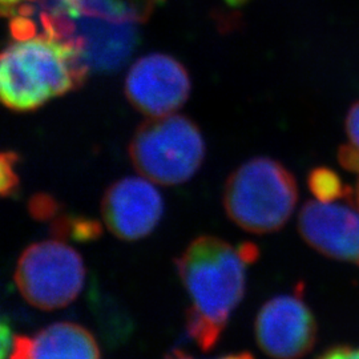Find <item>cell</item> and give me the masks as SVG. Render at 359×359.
<instances>
[{"label": "cell", "instance_id": "obj_7", "mask_svg": "<svg viewBox=\"0 0 359 359\" xmlns=\"http://www.w3.org/2000/svg\"><path fill=\"white\" fill-rule=\"evenodd\" d=\"M129 103L149 117L172 115L191 95V77L185 67L164 53L144 56L132 65L126 79Z\"/></svg>", "mask_w": 359, "mask_h": 359}, {"label": "cell", "instance_id": "obj_15", "mask_svg": "<svg viewBox=\"0 0 359 359\" xmlns=\"http://www.w3.org/2000/svg\"><path fill=\"white\" fill-rule=\"evenodd\" d=\"M10 29H11L13 38L16 40H27V39L34 38L36 34L35 23L25 15H15L11 19Z\"/></svg>", "mask_w": 359, "mask_h": 359}, {"label": "cell", "instance_id": "obj_18", "mask_svg": "<svg viewBox=\"0 0 359 359\" xmlns=\"http://www.w3.org/2000/svg\"><path fill=\"white\" fill-rule=\"evenodd\" d=\"M338 158L342 167L346 168L347 170L359 172V151H357L353 145L350 144L342 145L338 154Z\"/></svg>", "mask_w": 359, "mask_h": 359}, {"label": "cell", "instance_id": "obj_6", "mask_svg": "<svg viewBox=\"0 0 359 359\" xmlns=\"http://www.w3.org/2000/svg\"><path fill=\"white\" fill-rule=\"evenodd\" d=\"M316 317L304 299L302 285L293 294H281L265 302L255 322L259 348L273 359H301L317 342Z\"/></svg>", "mask_w": 359, "mask_h": 359}, {"label": "cell", "instance_id": "obj_17", "mask_svg": "<svg viewBox=\"0 0 359 359\" xmlns=\"http://www.w3.org/2000/svg\"><path fill=\"white\" fill-rule=\"evenodd\" d=\"M317 359H359V347L348 345L330 347Z\"/></svg>", "mask_w": 359, "mask_h": 359}, {"label": "cell", "instance_id": "obj_20", "mask_svg": "<svg viewBox=\"0 0 359 359\" xmlns=\"http://www.w3.org/2000/svg\"><path fill=\"white\" fill-rule=\"evenodd\" d=\"M32 0H0V16H15L19 10Z\"/></svg>", "mask_w": 359, "mask_h": 359}, {"label": "cell", "instance_id": "obj_21", "mask_svg": "<svg viewBox=\"0 0 359 359\" xmlns=\"http://www.w3.org/2000/svg\"><path fill=\"white\" fill-rule=\"evenodd\" d=\"M165 359H194L192 355L187 354L182 350H173L169 355L165 357ZM217 359H255L253 354L244 351V353H237V354H229V355H224L221 358Z\"/></svg>", "mask_w": 359, "mask_h": 359}, {"label": "cell", "instance_id": "obj_14", "mask_svg": "<svg viewBox=\"0 0 359 359\" xmlns=\"http://www.w3.org/2000/svg\"><path fill=\"white\" fill-rule=\"evenodd\" d=\"M63 205L56 197L48 193H36L28 201L29 216L39 222H51L53 218L62 215Z\"/></svg>", "mask_w": 359, "mask_h": 359}, {"label": "cell", "instance_id": "obj_9", "mask_svg": "<svg viewBox=\"0 0 359 359\" xmlns=\"http://www.w3.org/2000/svg\"><path fill=\"white\" fill-rule=\"evenodd\" d=\"M298 231L323 256L359 266V209L309 201L298 216Z\"/></svg>", "mask_w": 359, "mask_h": 359}, {"label": "cell", "instance_id": "obj_2", "mask_svg": "<svg viewBox=\"0 0 359 359\" xmlns=\"http://www.w3.org/2000/svg\"><path fill=\"white\" fill-rule=\"evenodd\" d=\"M84 47V39L48 35L7 47L0 52V104L28 112L76 88L87 74L80 60Z\"/></svg>", "mask_w": 359, "mask_h": 359}, {"label": "cell", "instance_id": "obj_19", "mask_svg": "<svg viewBox=\"0 0 359 359\" xmlns=\"http://www.w3.org/2000/svg\"><path fill=\"white\" fill-rule=\"evenodd\" d=\"M13 327L6 318L0 317V359L7 358L13 345Z\"/></svg>", "mask_w": 359, "mask_h": 359}, {"label": "cell", "instance_id": "obj_3", "mask_svg": "<svg viewBox=\"0 0 359 359\" xmlns=\"http://www.w3.org/2000/svg\"><path fill=\"white\" fill-rule=\"evenodd\" d=\"M224 208L231 221L253 234L281 231L294 212V176L269 157H255L237 168L224 189Z\"/></svg>", "mask_w": 359, "mask_h": 359}, {"label": "cell", "instance_id": "obj_5", "mask_svg": "<svg viewBox=\"0 0 359 359\" xmlns=\"http://www.w3.org/2000/svg\"><path fill=\"white\" fill-rule=\"evenodd\" d=\"M15 283L27 302L40 310H56L72 304L86 283L83 258L63 241L29 245L20 255Z\"/></svg>", "mask_w": 359, "mask_h": 359}, {"label": "cell", "instance_id": "obj_4", "mask_svg": "<svg viewBox=\"0 0 359 359\" xmlns=\"http://www.w3.org/2000/svg\"><path fill=\"white\" fill-rule=\"evenodd\" d=\"M135 169L154 184L173 187L192 179L205 158L200 129L188 117H149L129 144Z\"/></svg>", "mask_w": 359, "mask_h": 359}, {"label": "cell", "instance_id": "obj_8", "mask_svg": "<svg viewBox=\"0 0 359 359\" xmlns=\"http://www.w3.org/2000/svg\"><path fill=\"white\" fill-rule=\"evenodd\" d=\"M164 213V201L152 181L126 177L114 182L102 200L104 224L123 241H137L156 229Z\"/></svg>", "mask_w": 359, "mask_h": 359}, {"label": "cell", "instance_id": "obj_13", "mask_svg": "<svg viewBox=\"0 0 359 359\" xmlns=\"http://www.w3.org/2000/svg\"><path fill=\"white\" fill-rule=\"evenodd\" d=\"M19 154L0 152V198L15 197L20 189V179L16 173Z\"/></svg>", "mask_w": 359, "mask_h": 359}, {"label": "cell", "instance_id": "obj_12", "mask_svg": "<svg viewBox=\"0 0 359 359\" xmlns=\"http://www.w3.org/2000/svg\"><path fill=\"white\" fill-rule=\"evenodd\" d=\"M309 188L322 203H334L339 198L353 201V191L344 185L341 177L327 168H317L309 176Z\"/></svg>", "mask_w": 359, "mask_h": 359}, {"label": "cell", "instance_id": "obj_22", "mask_svg": "<svg viewBox=\"0 0 359 359\" xmlns=\"http://www.w3.org/2000/svg\"><path fill=\"white\" fill-rule=\"evenodd\" d=\"M353 203H355V206L359 209V179L355 187V191L353 192Z\"/></svg>", "mask_w": 359, "mask_h": 359}, {"label": "cell", "instance_id": "obj_11", "mask_svg": "<svg viewBox=\"0 0 359 359\" xmlns=\"http://www.w3.org/2000/svg\"><path fill=\"white\" fill-rule=\"evenodd\" d=\"M103 231L99 219L80 215H60L50 224L52 238L59 241L72 240L79 244H88L102 238Z\"/></svg>", "mask_w": 359, "mask_h": 359}, {"label": "cell", "instance_id": "obj_10", "mask_svg": "<svg viewBox=\"0 0 359 359\" xmlns=\"http://www.w3.org/2000/svg\"><path fill=\"white\" fill-rule=\"evenodd\" d=\"M10 359H100V347L86 327L57 322L35 337L16 335Z\"/></svg>", "mask_w": 359, "mask_h": 359}, {"label": "cell", "instance_id": "obj_1", "mask_svg": "<svg viewBox=\"0 0 359 359\" xmlns=\"http://www.w3.org/2000/svg\"><path fill=\"white\" fill-rule=\"evenodd\" d=\"M258 253L252 243L234 245L215 236H200L176 258L177 274L191 299L185 329L203 351L217 345L241 304L246 271Z\"/></svg>", "mask_w": 359, "mask_h": 359}, {"label": "cell", "instance_id": "obj_16", "mask_svg": "<svg viewBox=\"0 0 359 359\" xmlns=\"http://www.w3.org/2000/svg\"><path fill=\"white\" fill-rule=\"evenodd\" d=\"M346 132L350 145L359 151V102L354 104L347 114Z\"/></svg>", "mask_w": 359, "mask_h": 359}]
</instances>
